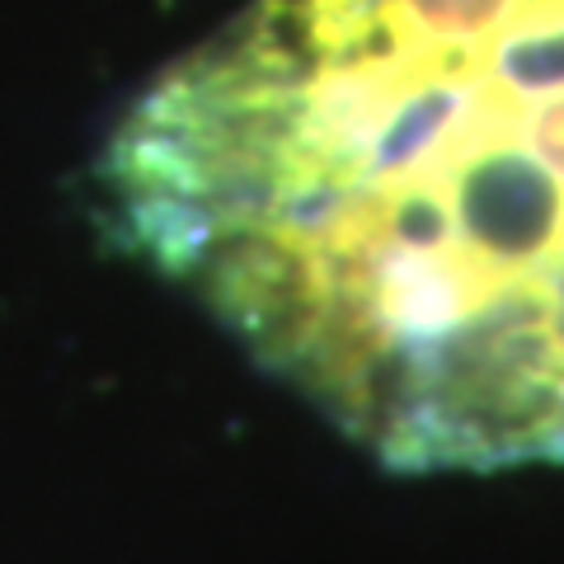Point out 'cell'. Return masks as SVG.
<instances>
[{
	"label": "cell",
	"instance_id": "obj_1",
	"mask_svg": "<svg viewBox=\"0 0 564 564\" xmlns=\"http://www.w3.org/2000/svg\"><path fill=\"white\" fill-rule=\"evenodd\" d=\"M95 198L391 470L564 466V0H250Z\"/></svg>",
	"mask_w": 564,
	"mask_h": 564
}]
</instances>
